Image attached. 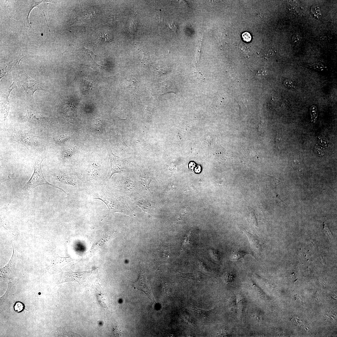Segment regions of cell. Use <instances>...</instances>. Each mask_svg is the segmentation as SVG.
Returning a JSON list of instances; mask_svg holds the SVG:
<instances>
[{
  "label": "cell",
  "mask_w": 337,
  "mask_h": 337,
  "mask_svg": "<svg viewBox=\"0 0 337 337\" xmlns=\"http://www.w3.org/2000/svg\"><path fill=\"white\" fill-rule=\"evenodd\" d=\"M268 74L267 71L264 69H261L258 70L256 75L258 77L261 78L265 77Z\"/></svg>",
  "instance_id": "cell-21"
},
{
  "label": "cell",
  "mask_w": 337,
  "mask_h": 337,
  "mask_svg": "<svg viewBox=\"0 0 337 337\" xmlns=\"http://www.w3.org/2000/svg\"><path fill=\"white\" fill-rule=\"evenodd\" d=\"M68 257H61L54 255L49 265L46 268V271L51 273H54L61 269L64 265L69 262Z\"/></svg>",
  "instance_id": "cell-6"
},
{
  "label": "cell",
  "mask_w": 337,
  "mask_h": 337,
  "mask_svg": "<svg viewBox=\"0 0 337 337\" xmlns=\"http://www.w3.org/2000/svg\"><path fill=\"white\" fill-rule=\"evenodd\" d=\"M42 160H36L34 165V172L29 180L26 183L23 188L24 190L32 189L42 185H47L57 188L66 193L61 188L48 182L45 178L42 168Z\"/></svg>",
  "instance_id": "cell-1"
},
{
  "label": "cell",
  "mask_w": 337,
  "mask_h": 337,
  "mask_svg": "<svg viewBox=\"0 0 337 337\" xmlns=\"http://www.w3.org/2000/svg\"><path fill=\"white\" fill-rule=\"evenodd\" d=\"M8 287L5 294L0 297V305L6 302V301L9 298L11 297V296L15 292V287L13 283L11 281H8Z\"/></svg>",
  "instance_id": "cell-10"
},
{
  "label": "cell",
  "mask_w": 337,
  "mask_h": 337,
  "mask_svg": "<svg viewBox=\"0 0 337 337\" xmlns=\"http://www.w3.org/2000/svg\"><path fill=\"white\" fill-rule=\"evenodd\" d=\"M243 40L247 42H249L251 40L252 37L250 34L247 32H245L242 34Z\"/></svg>",
  "instance_id": "cell-22"
},
{
  "label": "cell",
  "mask_w": 337,
  "mask_h": 337,
  "mask_svg": "<svg viewBox=\"0 0 337 337\" xmlns=\"http://www.w3.org/2000/svg\"><path fill=\"white\" fill-rule=\"evenodd\" d=\"M153 176L150 173L145 171H142L141 180L142 184L146 190L151 193L150 189V184L152 181L154 180Z\"/></svg>",
  "instance_id": "cell-9"
},
{
  "label": "cell",
  "mask_w": 337,
  "mask_h": 337,
  "mask_svg": "<svg viewBox=\"0 0 337 337\" xmlns=\"http://www.w3.org/2000/svg\"><path fill=\"white\" fill-rule=\"evenodd\" d=\"M13 308L15 311L20 312L24 310L25 306L24 304L22 302L20 301H17L15 303Z\"/></svg>",
  "instance_id": "cell-18"
},
{
  "label": "cell",
  "mask_w": 337,
  "mask_h": 337,
  "mask_svg": "<svg viewBox=\"0 0 337 337\" xmlns=\"http://www.w3.org/2000/svg\"><path fill=\"white\" fill-rule=\"evenodd\" d=\"M324 232L326 235L330 239L332 236V234L329 229L327 227L325 222L324 223Z\"/></svg>",
  "instance_id": "cell-23"
},
{
  "label": "cell",
  "mask_w": 337,
  "mask_h": 337,
  "mask_svg": "<svg viewBox=\"0 0 337 337\" xmlns=\"http://www.w3.org/2000/svg\"><path fill=\"white\" fill-rule=\"evenodd\" d=\"M168 26L169 28L171 29L173 32L175 33H176V32L177 30V27L175 25V23L173 22L171 23H168Z\"/></svg>",
  "instance_id": "cell-24"
},
{
  "label": "cell",
  "mask_w": 337,
  "mask_h": 337,
  "mask_svg": "<svg viewBox=\"0 0 337 337\" xmlns=\"http://www.w3.org/2000/svg\"><path fill=\"white\" fill-rule=\"evenodd\" d=\"M135 289L144 293L149 299L153 302V297L149 282L147 279L144 271L140 265V272L138 278L134 283Z\"/></svg>",
  "instance_id": "cell-5"
},
{
  "label": "cell",
  "mask_w": 337,
  "mask_h": 337,
  "mask_svg": "<svg viewBox=\"0 0 337 337\" xmlns=\"http://www.w3.org/2000/svg\"><path fill=\"white\" fill-rule=\"evenodd\" d=\"M248 254H250L242 251H238L232 255L231 259L232 260H238L243 258L246 255Z\"/></svg>",
  "instance_id": "cell-15"
},
{
  "label": "cell",
  "mask_w": 337,
  "mask_h": 337,
  "mask_svg": "<svg viewBox=\"0 0 337 337\" xmlns=\"http://www.w3.org/2000/svg\"><path fill=\"white\" fill-rule=\"evenodd\" d=\"M13 254L8 262L4 266L0 268V277L5 280L9 281L12 279L13 275L14 268L13 265V259L14 254L13 247L12 245Z\"/></svg>",
  "instance_id": "cell-7"
},
{
  "label": "cell",
  "mask_w": 337,
  "mask_h": 337,
  "mask_svg": "<svg viewBox=\"0 0 337 337\" xmlns=\"http://www.w3.org/2000/svg\"><path fill=\"white\" fill-rule=\"evenodd\" d=\"M226 277L227 281H232L234 278L233 275L232 273L227 274Z\"/></svg>",
  "instance_id": "cell-25"
},
{
  "label": "cell",
  "mask_w": 337,
  "mask_h": 337,
  "mask_svg": "<svg viewBox=\"0 0 337 337\" xmlns=\"http://www.w3.org/2000/svg\"><path fill=\"white\" fill-rule=\"evenodd\" d=\"M92 271L81 272H62L58 281V284L69 281H76L83 285H86L90 281L94 276Z\"/></svg>",
  "instance_id": "cell-2"
},
{
  "label": "cell",
  "mask_w": 337,
  "mask_h": 337,
  "mask_svg": "<svg viewBox=\"0 0 337 337\" xmlns=\"http://www.w3.org/2000/svg\"><path fill=\"white\" fill-rule=\"evenodd\" d=\"M310 112L312 121L315 122L317 117V111L316 107L315 105L312 106L310 108Z\"/></svg>",
  "instance_id": "cell-17"
},
{
  "label": "cell",
  "mask_w": 337,
  "mask_h": 337,
  "mask_svg": "<svg viewBox=\"0 0 337 337\" xmlns=\"http://www.w3.org/2000/svg\"><path fill=\"white\" fill-rule=\"evenodd\" d=\"M193 312L198 317L200 318H205L208 317L211 313L212 310H205L199 309L194 306H192L191 308Z\"/></svg>",
  "instance_id": "cell-11"
},
{
  "label": "cell",
  "mask_w": 337,
  "mask_h": 337,
  "mask_svg": "<svg viewBox=\"0 0 337 337\" xmlns=\"http://www.w3.org/2000/svg\"><path fill=\"white\" fill-rule=\"evenodd\" d=\"M244 232L246 234L248 237L250 244L255 251L257 252H260L261 250V245L259 240L256 237L249 232L244 230Z\"/></svg>",
  "instance_id": "cell-8"
},
{
  "label": "cell",
  "mask_w": 337,
  "mask_h": 337,
  "mask_svg": "<svg viewBox=\"0 0 337 337\" xmlns=\"http://www.w3.org/2000/svg\"><path fill=\"white\" fill-rule=\"evenodd\" d=\"M107 149L110 160V167L106 178L110 179L115 173L124 171L125 160L123 158L114 154L110 147H107Z\"/></svg>",
  "instance_id": "cell-3"
},
{
  "label": "cell",
  "mask_w": 337,
  "mask_h": 337,
  "mask_svg": "<svg viewBox=\"0 0 337 337\" xmlns=\"http://www.w3.org/2000/svg\"><path fill=\"white\" fill-rule=\"evenodd\" d=\"M300 41V37L298 35H295L292 37L291 42L292 44L294 46H296L298 45Z\"/></svg>",
  "instance_id": "cell-20"
},
{
  "label": "cell",
  "mask_w": 337,
  "mask_h": 337,
  "mask_svg": "<svg viewBox=\"0 0 337 337\" xmlns=\"http://www.w3.org/2000/svg\"><path fill=\"white\" fill-rule=\"evenodd\" d=\"M135 203L145 212L149 213L152 210V206L150 203L144 199L137 201Z\"/></svg>",
  "instance_id": "cell-12"
},
{
  "label": "cell",
  "mask_w": 337,
  "mask_h": 337,
  "mask_svg": "<svg viewBox=\"0 0 337 337\" xmlns=\"http://www.w3.org/2000/svg\"><path fill=\"white\" fill-rule=\"evenodd\" d=\"M88 173V175L90 178H94L97 173L96 168L94 165L91 166L89 168Z\"/></svg>",
  "instance_id": "cell-19"
},
{
  "label": "cell",
  "mask_w": 337,
  "mask_h": 337,
  "mask_svg": "<svg viewBox=\"0 0 337 337\" xmlns=\"http://www.w3.org/2000/svg\"><path fill=\"white\" fill-rule=\"evenodd\" d=\"M100 36L102 39L106 42L111 41L113 38L111 34L109 31L102 32L100 34Z\"/></svg>",
  "instance_id": "cell-16"
},
{
  "label": "cell",
  "mask_w": 337,
  "mask_h": 337,
  "mask_svg": "<svg viewBox=\"0 0 337 337\" xmlns=\"http://www.w3.org/2000/svg\"><path fill=\"white\" fill-rule=\"evenodd\" d=\"M95 199L102 201L106 205L109 210L107 215L113 212H119L129 216L132 215L124 203L117 199L108 197H98Z\"/></svg>",
  "instance_id": "cell-4"
},
{
  "label": "cell",
  "mask_w": 337,
  "mask_h": 337,
  "mask_svg": "<svg viewBox=\"0 0 337 337\" xmlns=\"http://www.w3.org/2000/svg\"><path fill=\"white\" fill-rule=\"evenodd\" d=\"M181 277L184 280L190 281H199L201 278L200 275L197 272L183 273L180 274Z\"/></svg>",
  "instance_id": "cell-13"
},
{
  "label": "cell",
  "mask_w": 337,
  "mask_h": 337,
  "mask_svg": "<svg viewBox=\"0 0 337 337\" xmlns=\"http://www.w3.org/2000/svg\"><path fill=\"white\" fill-rule=\"evenodd\" d=\"M283 84L287 88L294 90L297 87V84L293 80L288 79L285 80L283 82Z\"/></svg>",
  "instance_id": "cell-14"
}]
</instances>
